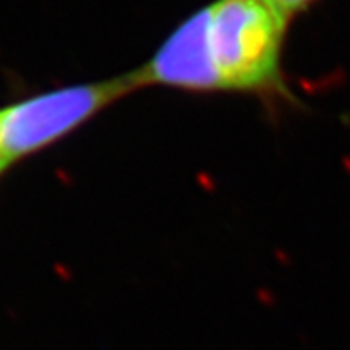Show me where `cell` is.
<instances>
[{"label": "cell", "mask_w": 350, "mask_h": 350, "mask_svg": "<svg viewBox=\"0 0 350 350\" xmlns=\"http://www.w3.org/2000/svg\"><path fill=\"white\" fill-rule=\"evenodd\" d=\"M206 10L221 92L281 90V52L290 20L270 0H215Z\"/></svg>", "instance_id": "obj_1"}, {"label": "cell", "mask_w": 350, "mask_h": 350, "mask_svg": "<svg viewBox=\"0 0 350 350\" xmlns=\"http://www.w3.org/2000/svg\"><path fill=\"white\" fill-rule=\"evenodd\" d=\"M131 74L100 83L70 84L0 107V152L8 166L42 152L136 92Z\"/></svg>", "instance_id": "obj_2"}, {"label": "cell", "mask_w": 350, "mask_h": 350, "mask_svg": "<svg viewBox=\"0 0 350 350\" xmlns=\"http://www.w3.org/2000/svg\"><path fill=\"white\" fill-rule=\"evenodd\" d=\"M136 88L166 86L185 92H221L208 40V10L180 23L154 55L129 72Z\"/></svg>", "instance_id": "obj_3"}, {"label": "cell", "mask_w": 350, "mask_h": 350, "mask_svg": "<svg viewBox=\"0 0 350 350\" xmlns=\"http://www.w3.org/2000/svg\"><path fill=\"white\" fill-rule=\"evenodd\" d=\"M270 2L275 5L279 13L284 14L288 20H291L293 16L308 10L314 0H270Z\"/></svg>", "instance_id": "obj_4"}, {"label": "cell", "mask_w": 350, "mask_h": 350, "mask_svg": "<svg viewBox=\"0 0 350 350\" xmlns=\"http://www.w3.org/2000/svg\"><path fill=\"white\" fill-rule=\"evenodd\" d=\"M8 168H10V166H8V163L4 161V157H2V152H0V175L4 174V172L8 170Z\"/></svg>", "instance_id": "obj_5"}]
</instances>
